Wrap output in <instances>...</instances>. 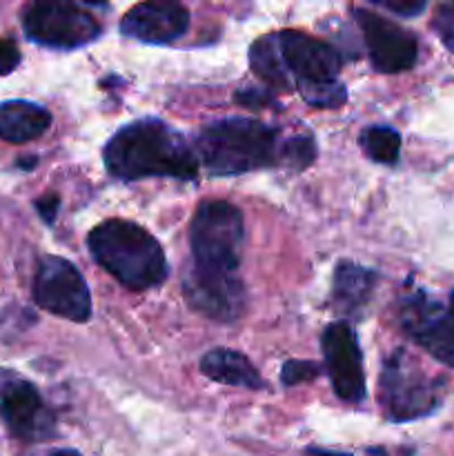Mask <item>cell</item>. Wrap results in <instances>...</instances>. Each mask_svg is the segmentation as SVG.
Returning <instances> with one entry per match:
<instances>
[{
  "label": "cell",
  "instance_id": "cell-17",
  "mask_svg": "<svg viewBox=\"0 0 454 456\" xmlns=\"http://www.w3.org/2000/svg\"><path fill=\"white\" fill-rule=\"evenodd\" d=\"M374 288V272L359 263L343 261L334 272V303L343 314H356L368 303Z\"/></svg>",
  "mask_w": 454,
  "mask_h": 456
},
{
  "label": "cell",
  "instance_id": "cell-29",
  "mask_svg": "<svg viewBox=\"0 0 454 456\" xmlns=\"http://www.w3.org/2000/svg\"><path fill=\"white\" fill-rule=\"evenodd\" d=\"M49 456H80V454L74 452V450H58V452H53Z\"/></svg>",
  "mask_w": 454,
  "mask_h": 456
},
{
  "label": "cell",
  "instance_id": "cell-22",
  "mask_svg": "<svg viewBox=\"0 0 454 456\" xmlns=\"http://www.w3.org/2000/svg\"><path fill=\"white\" fill-rule=\"evenodd\" d=\"M320 368L314 361H285L283 370H280V381L285 386H298V383L312 381L319 377Z\"/></svg>",
  "mask_w": 454,
  "mask_h": 456
},
{
  "label": "cell",
  "instance_id": "cell-10",
  "mask_svg": "<svg viewBox=\"0 0 454 456\" xmlns=\"http://www.w3.org/2000/svg\"><path fill=\"white\" fill-rule=\"evenodd\" d=\"M274 36L285 71H288L289 78H296L298 87L338 80L341 53L332 45L292 29Z\"/></svg>",
  "mask_w": 454,
  "mask_h": 456
},
{
  "label": "cell",
  "instance_id": "cell-11",
  "mask_svg": "<svg viewBox=\"0 0 454 456\" xmlns=\"http://www.w3.org/2000/svg\"><path fill=\"white\" fill-rule=\"evenodd\" d=\"M325 370L329 374L334 392L343 401L356 403L365 396V374L361 347L354 330L347 323H332L320 338Z\"/></svg>",
  "mask_w": 454,
  "mask_h": 456
},
{
  "label": "cell",
  "instance_id": "cell-4",
  "mask_svg": "<svg viewBox=\"0 0 454 456\" xmlns=\"http://www.w3.org/2000/svg\"><path fill=\"white\" fill-rule=\"evenodd\" d=\"M243 214L227 200H207L190 223L191 265L212 272H239L243 249Z\"/></svg>",
  "mask_w": 454,
  "mask_h": 456
},
{
  "label": "cell",
  "instance_id": "cell-30",
  "mask_svg": "<svg viewBox=\"0 0 454 456\" xmlns=\"http://www.w3.org/2000/svg\"><path fill=\"white\" fill-rule=\"evenodd\" d=\"M448 314L452 316V319H454V292H452V297H450V307H448Z\"/></svg>",
  "mask_w": 454,
  "mask_h": 456
},
{
  "label": "cell",
  "instance_id": "cell-3",
  "mask_svg": "<svg viewBox=\"0 0 454 456\" xmlns=\"http://www.w3.org/2000/svg\"><path fill=\"white\" fill-rule=\"evenodd\" d=\"M196 156L214 176H234L280 163L279 132L252 118H223L205 125Z\"/></svg>",
  "mask_w": 454,
  "mask_h": 456
},
{
  "label": "cell",
  "instance_id": "cell-24",
  "mask_svg": "<svg viewBox=\"0 0 454 456\" xmlns=\"http://www.w3.org/2000/svg\"><path fill=\"white\" fill-rule=\"evenodd\" d=\"M374 4L392 13H399V16H417L426 9L423 0H374Z\"/></svg>",
  "mask_w": 454,
  "mask_h": 456
},
{
  "label": "cell",
  "instance_id": "cell-5",
  "mask_svg": "<svg viewBox=\"0 0 454 456\" xmlns=\"http://www.w3.org/2000/svg\"><path fill=\"white\" fill-rule=\"evenodd\" d=\"M34 301L40 310L61 319L85 323L92 316V297L74 263L61 256H43L34 279Z\"/></svg>",
  "mask_w": 454,
  "mask_h": 456
},
{
  "label": "cell",
  "instance_id": "cell-25",
  "mask_svg": "<svg viewBox=\"0 0 454 456\" xmlns=\"http://www.w3.org/2000/svg\"><path fill=\"white\" fill-rule=\"evenodd\" d=\"M20 62V52H18L16 43L9 38H0V76L12 74Z\"/></svg>",
  "mask_w": 454,
  "mask_h": 456
},
{
  "label": "cell",
  "instance_id": "cell-13",
  "mask_svg": "<svg viewBox=\"0 0 454 456\" xmlns=\"http://www.w3.org/2000/svg\"><path fill=\"white\" fill-rule=\"evenodd\" d=\"M190 27V12L172 0H150L129 9L120 20V31L127 38L150 45H167L181 38Z\"/></svg>",
  "mask_w": 454,
  "mask_h": 456
},
{
  "label": "cell",
  "instance_id": "cell-21",
  "mask_svg": "<svg viewBox=\"0 0 454 456\" xmlns=\"http://www.w3.org/2000/svg\"><path fill=\"white\" fill-rule=\"evenodd\" d=\"M316 147L310 136H292L280 142V163L294 169H303L314 160Z\"/></svg>",
  "mask_w": 454,
  "mask_h": 456
},
{
  "label": "cell",
  "instance_id": "cell-2",
  "mask_svg": "<svg viewBox=\"0 0 454 456\" xmlns=\"http://www.w3.org/2000/svg\"><path fill=\"white\" fill-rule=\"evenodd\" d=\"M93 261L129 289L156 288L167 276V261L158 240L132 221H111L93 227L87 236Z\"/></svg>",
  "mask_w": 454,
  "mask_h": 456
},
{
  "label": "cell",
  "instance_id": "cell-19",
  "mask_svg": "<svg viewBox=\"0 0 454 456\" xmlns=\"http://www.w3.org/2000/svg\"><path fill=\"white\" fill-rule=\"evenodd\" d=\"M359 145L368 159L381 165H394L401 154V136L387 125L365 127L359 136Z\"/></svg>",
  "mask_w": 454,
  "mask_h": 456
},
{
  "label": "cell",
  "instance_id": "cell-20",
  "mask_svg": "<svg viewBox=\"0 0 454 456\" xmlns=\"http://www.w3.org/2000/svg\"><path fill=\"white\" fill-rule=\"evenodd\" d=\"M303 101L319 110H334L341 107L347 101L345 85L341 80H328V83H314V85H301L298 87Z\"/></svg>",
  "mask_w": 454,
  "mask_h": 456
},
{
  "label": "cell",
  "instance_id": "cell-18",
  "mask_svg": "<svg viewBox=\"0 0 454 456\" xmlns=\"http://www.w3.org/2000/svg\"><path fill=\"white\" fill-rule=\"evenodd\" d=\"M249 67L256 74V78L263 80L267 87L276 89V92H289L292 89V78L288 76L283 61H280L274 34L263 36L249 47Z\"/></svg>",
  "mask_w": 454,
  "mask_h": 456
},
{
  "label": "cell",
  "instance_id": "cell-1",
  "mask_svg": "<svg viewBox=\"0 0 454 456\" xmlns=\"http://www.w3.org/2000/svg\"><path fill=\"white\" fill-rule=\"evenodd\" d=\"M107 172L123 181L138 178H181L199 174V156L190 142L158 118H141L125 125L102 150Z\"/></svg>",
  "mask_w": 454,
  "mask_h": 456
},
{
  "label": "cell",
  "instance_id": "cell-12",
  "mask_svg": "<svg viewBox=\"0 0 454 456\" xmlns=\"http://www.w3.org/2000/svg\"><path fill=\"white\" fill-rule=\"evenodd\" d=\"M403 328L409 337L448 368H454V319L423 294L408 298L403 305Z\"/></svg>",
  "mask_w": 454,
  "mask_h": 456
},
{
  "label": "cell",
  "instance_id": "cell-7",
  "mask_svg": "<svg viewBox=\"0 0 454 456\" xmlns=\"http://www.w3.org/2000/svg\"><path fill=\"white\" fill-rule=\"evenodd\" d=\"M381 401L392 421H412L430 414L439 403L436 383H432L405 352H394L381 374Z\"/></svg>",
  "mask_w": 454,
  "mask_h": 456
},
{
  "label": "cell",
  "instance_id": "cell-16",
  "mask_svg": "<svg viewBox=\"0 0 454 456\" xmlns=\"http://www.w3.org/2000/svg\"><path fill=\"white\" fill-rule=\"evenodd\" d=\"M200 372L212 381L231 387H245V390H261L263 379L258 377L256 368L245 354L227 347L209 350L200 359Z\"/></svg>",
  "mask_w": 454,
  "mask_h": 456
},
{
  "label": "cell",
  "instance_id": "cell-23",
  "mask_svg": "<svg viewBox=\"0 0 454 456\" xmlns=\"http://www.w3.org/2000/svg\"><path fill=\"white\" fill-rule=\"evenodd\" d=\"M432 27L443 40L445 47L454 52V3H445L436 9L434 18H432Z\"/></svg>",
  "mask_w": 454,
  "mask_h": 456
},
{
  "label": "cell",
  "instance_id": "cell-15",
  "mask_svg": "<svg viewBox=\"0 0 454 456\" xmlns=\"http://www.w3.org/2000/svg\"><path fill=\"white\" fill-rule=\"evenodd\" d=\"M52 125V114L29 101L0 102V138L13 145L36 141Z\"/></svg>",
  "mask_w": 454,
  "mask_h": 456
},
{
  "label": "cell",
  "instance_id": "cell-8",
  "mask_svg": "<svg viewBox=\"0 0 454 456\" xmlns=\"http://www.w3.org/2000/svg\"><path fill=\"white\" fill-rule=\"evenodd\" d=\"M187 305L212 321L231 323L243 314L245 285L239 272H212L190 265L182 276Z\"/></svg>",
  "mask_w": 454,
  "mask_h": 456
},
{
  "label": "cell",
  "instance_id": "cell-27",
  "mask_svg": "<svg viewBox=\"0 0 454 456\" xmlns=\"http://www.w3.org/2000/svg\"><path fill=\"white\" fill-rule=\"evenodd\" d=\"M236 98H239L240 102H247V105H254V102H256V105H267V102H272V98L265 96V92L256 94L252 92V89H247V92H239V96Z\"/></svg>",
  "mask_w": 454,
  "mask_h": 456
},
{
  "label": "cell",
  "instance_id": "cell-26",
  "mask_svg": "<svg viewBox=\"0 0 454 456\" xmlns=\"http://www.w3.org/2000/svg\"><path fill=\"white\" fill-rule=\"evenodd\" d=\"M58 205H61V200H58V196L53 194H47L43 196V199L36 200V209H38V214L43 216L45 223H53V218H56V212H58Z\"/></svg>",
  "mask_w": 454,
  "mask_h": 456
},
{
  "label": "cell",
  "instance_id": "cell-9",
  "mask_svg": "<svg viewBox=\"0 0 454 456\" xmlns=\"http://www.w3.org/2000/svg\"><path fill=\"white\" fill-rule=\"evenodd\" d=\"M354 16L361 27V34L368 43L374 69L383 71V74H399V71L412 69L418 56V45L412 31L403 29L396 22L368 12V9H354Z\"/></svg>",
  "mask_w": 454,
  "mask_h": 456
},
{
  "label": "cell",
  "instance_id": "cell-14",
  "mask_svg": "<svg viewBox=\"0 0 454 456\" xmlns=\"http://www.w3.org/2000/svg\"><path fill=\"white\" fill-rule=\"evenodd\" d=\"M0 417L18 439L34 441L49 435V417L38 390L27 381H13L0 399Z\"/></svg>",
  "mask_w": 454,
  "mask_h": 456
},
{
  "label": "cell",
  "instance_id": "cell-6",
  "mask_svg": "<svg viewBox=\"0 0 454 456\" xmlns=\"http://www.w3.org/2000/svg\"><path fill=\"white\" fill-rule=\"evenodd\" d=\"M27 38L43 47L76 49L101 34L96 18L74 3H34L22 13Z\"/></svg>",
  "mask_w": 454,
  "mask_h": 456
},
{
  "label": "cell",
  "instance_id": "cell-28",
  "mask_svg": "<svg viewBox=\"0 0 454 456\" xmlns=\"http://www.w3.org/2000/svg\"><path fill=\"white\" fill-rule=\"evenodd\" d=\"M310 456H347L338 452H325V450H310Z\"/></svg>",
  "mask_w": 454,
  "mask_h": 456
}]
</instances>
